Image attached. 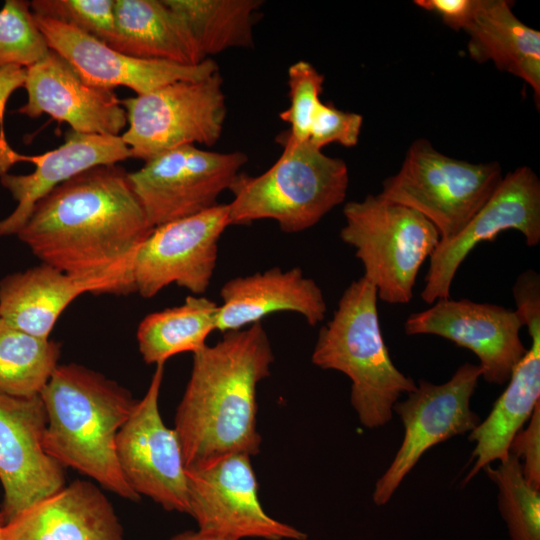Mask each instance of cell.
Here are the masks:
<instances>
[{"instance_id":"obj_1","label":"cell","mask_w":540,"mask_h":540,"mask_svg":"<svg viewBox=\"0 0 540 540\" xmlns=\"http://www.w3.org/2000/svg\"><path fill=\"white\" fill-rule=\"evenodd\" d=\"M153 229L129 173L108 164L53 189L16 235L42 263L96 283L101 295H127L136 293V256Z\"/></svg>"},{"instance_id":"obj_2","label":"cell","mask_w":540,"mask_h":540,"mask_svg":"<svg viewBox=\"0 0 540 540\" xmlns=\"http://www.w3.org/2000/svg\"><path fill=\"white\" fill-rule=\"evenodd\" d=\"M274 354L261 322L223 333L193 353L189 381L175 414L186 470L232 454L260 451L257 385Z\"/></svg>"},{"instance_id":"obj_3","label":"cell","mask_w":540,"mask_h":540,"mask_svg":"<svg viewBox=\"0 0 540 540\" xmlns=\"http://www.w3.org/2000/svg\"><path fill=\"white\" fill-rule=\"evenodd\" d=\"M48 455L132 502L141 499L127 483L116 454V437L138 400L103 374L59 364L42 389Z\"/></svg>"},{"instance_id":"obj_4","label":"cell","mask_w":540,"mask_h":540,"mask_svg":"<svg viewBox=\"0 0 540 540\" xmlns=\"http://www.w3.org/2000/svg\"><path fill=\"white\" fill-rule=\"evenodd\" d=\"M377 290L366 278L353 281L332 318L320 328L311 361L351 380L350 401L367 428L387 424L403 394L416 388L389 355L379 323Z\"/></svg>"},{"instance_id":"obj_5","label":"cell","mask_w":540,"mask_h":540,"mask_svg":"<svg viewBox=\"0 0 540 540\" xmlns=\"http://www.w3.org/2000/svg\"><path fill=\"white\" fill-rule=\"evenodd\" d=\"M283 151L257 176L239 173L229 190L231 225L270 219L286 233L313 227L346 197V163L330 157L308 141L294 139L288 130L277 136Z\"/></svg>"},{"instance_id":"obj_6","label":"cell","mask_w":540,"mask_h":540,"mask_svg":"<svg viewBox=\"0 0 540 540\" xmlns=\"http://www.w3.org/2000/svg\"><path fill=\"white\" fill-rule=\"evenodd\" d=\"M341 240L355 248L363 277L390 304L409 303L423 262L440 242L436 227L419 212L378 195L347 202Z\"/></svg>"},{"instance_id":"obj_7","label":"cell","mask_w":540,"mask_h":540,"mask_svg":"<svg viewBox=\"0 0 540 540\" xmlns=\"http://www.w3.org/2000/svg\"><path fill=\"white\" fill-rule=\"evenodd\" d=\"M503 176L497 162L470 163L437 151L426 139L409 147L400 170L380 196L427 218L440 241L457 235L488 201Z\"/></svg>"},{"instance_id":"obj_8","label":"cell","mask_w":540,"mask_h":540,"mask_svg":"<svg viewBox=\"0 0 540 540\" xmlns=\"http://www.w3.org/2000/svg\"><path fill=\"white\" fill-rule=\"evenodd\" d=\"M219 71L195 81H176L120 100L127 129L120 135L132 158L144 161L185 145H214L226 118Z\"/></svg>"},{"instance_id":"obj_9","label":"cell","mask_w":540,"mask_h":540,"mask_svg":"<svg viewBox=\"0 0 540 540\" xmlns=\"http://www.w3.org/2000/svg\"><path fill=\"white\" fill-rule=\"evenodd\" d=\"M247 159L239 151L220 153L185 145L145 161L129 173V179L155 228L217 205Z\"/></svg>"},{"instance_id":"obj_10","label":"cell","mask_w":540,"mask_h":540,"mask_svg":"<svg viewBox=\"0 0 540 540\" xmlns=\"http://www.w3.org/2000/svg\"><path fill=\"white\" fill-rule=\"evenodd\" d=\"M481 376L479 365L465 363L445 383L420 380L407 399L396 402L393 410L403 423L404 437L391 464L376 482L373 492L376 505H385L390 500L428 449L471 432L480 423L470 400Z\"/></svg>"},{"instance_id":"obj_11","label":"cell","mask_w":540,"mask_h":540,"mask_svg":"<svg viewBox=\"0 0 540 540\" xmlns=\"http://www.w3.org/2000/svg\"><path fill=\"white\" fill-rule=\"evenodd\" d=\"M188 514L198 530L232 540H306L307 534L263 509L249 455L232 454L187 470Z\"/></svg>"},{"instance_id":"obj_12","label":"cell","mask_w":540,"mask_h":540,"mask_svg":"<svg viewBox=\"0 0 540 540\" xmlns=\"http://www.w3.org/2000/svg\"><path fill=\"white\" fill-rule=\"evenodd\" d=\"M164 364L156 365L144 397L116 437V454L129 486L166 511L188 514L187 470L178 435L159 410Z\"/></svg>"},{"instance_id":"obj_13","label":"cell","mask_w":540,"mask_h":540,"mask_svg":"<svg viewBox=\"0 0 540 540\" xmlns=\"http://www.w3.org/2000/svg\"><path fill=\"white\" fill-rule=\"evenodd\" d=\"M228 204L155 227L134 264L136 293L144 298L176 284L200 296L216 268L218 242L230 226Z\"/></svg>"},{"instance_id":"obj_14","label":"cell","mask_w":540,"mask_h":540,"mask_svg":"<svg viewBox=\"0 0 540 540\" xmlns=\"http://www.w3.org/2000/svg\"><path fill=\"white\" fill-rule=\"evenodd\" d=\"M506 230L521 232L528 246L540 242V181L527 166L507 173L467 225L453 238L438 243L429 257L423 301L433 304L450 298L452 281L468 254Z\"/></svg>"},{"instance_id":"obj_15","label":"cell","mask_w":540,"mask_h":540,"mask_svg":"<svg viewBox=\"0 0 540 540\" xmlns=\"http://www.w3.org/2000/svg\"><path fill=\"white\" fill-rule=\"evenodd\" d=\"M46 426L40 395L0 393V512L6 522L65 486V467L44 449Z\"/></svg>"},{"instance_id":"obj_16","label":"cell","mask_w":540,"mask_h":540,"mask_svg":"<svg viewBox=\"0 0 540 540\" xmlns=\"http://www.w3.org/2000/svg\"><path fill=\"white\" fill-rule=\"evenodd\" d=\"M516 311L468 299H441L432 307L411 314L404 328L408 335L432 334L472 351L479 359L482 377L502 385L525 355Z\"/></svg>"},{"instance_id":"obj_17","label":"cell","mask_w":540,"mask_h":540,"mask_svg":"<svg viewBox=\"0 0 540 540\" xmlns=\"http://www.w3.org/2000/svg\"><path fill=\"white\" fill-rule=\"evenodd\" d=\"M132 158L121 136L82 134L70 130L59 147L40 155L24 156L0 147V182L17 202L0 220V236L17 234L35 205L60 184L96 166Z\"/></svg>"},{"instance_id":"obj_18","label":"cell","mask_w":540,"mask_h":540,"mask_svg":"<svg viewBox=\"0 0 540 540\" xmlns=\"http://www.w3.org/2000/svg\"><path fill=\"white\" fill-rule=\"evenodd\" d=\"M35 20L49 49L96 87L114 90L124 86L141 95L176 81L201 80L219 71L211 58L192 66L135 58L70 25L38 16Z\"/></svg>"},{"instance_id":"obj_19","label":"cell","mask_w":540,"mask_h":540,"mask_svg":"<svg viewBox=\"0 0 540 540\" xmlns=\"http://www.w3.org/2000/svg\"><path fill=\"white\" fill-rule=\"evenodd\" d=\"M23 87L27 101L17 111L29 118L47 114L75 132L106 136H120L127 126L114 90L87 83L52 50L26 68Z\"/></svg>"},{"instance_id":"obj_20","label":"cell","mask_w":540,"mask_h":540,"mask_svg":"<svg viewBox=\"0 0 540 540\" xmlns=\"http://www.w3.org/2000/svg\"><path fill=\"white\" fill-rule=\"evenodd\" d=\"M4 540H124V530L103 492L75 480L7 521Z\"/></svg>"},{"instance_id":"obj_21","label":"cell","mask_w":540,"mask_h":540,"mask_svg":"<svg viewBox=\"0 0 540 540\" xmlns=\"http://www.w3.org/2000/svg\"><path fill=\"white\" fill-rule=\"evenodd\" d=\"M216 330L225 333L261 322L268 315L290 311L310 326L325 318L327 305L321 288L301 268L279 267L232 278L220 290Z\"/></svg>"},{"instance_id":"obj_22","label":"cell","mask_w":540,"mask_h":540,"mask_svg":"<svg viewBox=\"0 0 540 540\" xmlns=\"http://www.w3.org/2000/svg\"><path fill=\"white\" fill-rule=\"evenodd\" d=\"M85 293L101 295L96 283L42 263L0 280V317L24 332L50 338L63 311Z\"/></svg>"},{"instance_id":"obj_23","label":"cell","mask_w":540,"mask_h":540,"mask_svg":"<svg viewBox=\"0 0 540 540\" xmlns=\"http://www.w3.org/2000/svg\"><path fill=\"white\" fill-rule=\"evenodd\" d=\"M468 51L477 62L492 61L502 71L523 79L540 102V33L524 24L506 0H478L464 29Z\"/></svg>"},{"instance_id":"obj_24","label":"cell","mask_w":540,"mask_h":540,"mask_svg":"<svg viewBox=\"0 0 540 540\" xmlns=\"http://www.w3.org/2000/svg\"><path fill=\"white\" fill-rule=\"evenodd\" d=\"M109 46L135 58L187 66L205 60L185 21L164 0H115Z\"/></svg>"},{"instance_id":"obj_25","label":"cell","mask_w":540,"mask_h":540,"mask_svg":"<svg viewBox=\"0 0 540 540\" xmlns=\"http://www.w3.org/2000/svg\"><path fill=\"white\" fill-rule=\"evenodd\" d=\"M530 337L531 346L512 372L505 391L469 434V440L475 442L474 464L463 485L485 466L508 457L513 438L540 403V333Z\"/></svg>"},{"instance_id":"obj_26","label":"cell","mask_w":540,"mask_h":540,"mask_svg":"<svg viewBox=\"0 0 540 540\" xmlns=\"http://www.w3.org/2000/svg\"><path fill=\"white\" fill-rule=\"evenodd\" d=\"M219 304L189 295L183 304L145 316L137 329L139 352L147 364H165L174 355L195 353L216 330Z\"/></svg>"},{"instance_id":"obj_27","label":"cell","mask_w":540,"mask_h":540,"mask_svg":"<svg viewBox=\"0 0 540 540\" xmlns=\"http://www.w3.org/2000/svg\"><path fill=\"white\" fill-rule=\"evenodd\" d=\"M192 32L205 59L229 48L253 46L260 0H164Z\"/></svg>"},{"instance_id":"obj_28","label":"cell","mask_w":540,"mask_h":540,"mask_svg":"<svg viewBox=\"0 0 540 540\" xmlns=\"http://www.w3.org/2000/svg\"><path fill=\"white\" fill-rule=\"evenodd\" d=\"M60 355L59 342L24 332L0 317V393L40 395Z\"/></svg>"},{"instance_id":"obj_29","label":"cell","mask_w":540,"mask_h":540,"mask_svg":"<svg viewBox=\"0 0 540 540\" xmlns=\"http://www.w3.org/2000/svg\"><path fill=\"white\" fill-rule=\"evenodd\" d=\"M484 471L498 486V505L512 540H540V494L525 479L520 460L509 453Z\"/></svg>"},{"instance_id":"obj_30","label":"cell","mask_w":540,"mask_h":540,"mask_svg":"<svg viewBox=\"0 0 540 540\" xmlns=\"http://www.w3.org/2000/svg\"><path fill=\"white\" fill-rule=\"evenodd\" d=\"M31 10L30 2L6 0L0 9V68H27L49 51Z\"/></svg>"},{"instance_id":"obj_31","label":"cell","mask_w":540,"mask_h":540,"mask_svg":"<svg viewBox=\"0 0 540 540\" xmlns=\"http://www.w3.org/2000/svg\"><path fill=\"white\" fill-rule=\"evenodd\" d=\"M35 16L52 19L109 45L115 35V0H33Z\"/></svg>"},{"instance_id":"obj_32","label":"cell","mask_w":540,"mask_h":540,"mask_svg":"<svg viewBox=\"0 0 540 540\" xmlns=\"http://www.w3.org/2000/svg\"><path fill=\"white\" fill-rule=\"evenodd\" d=\"M324 75L309 62L300 60L288 69L290 105L279 117L290 124L288 132L298 141H307L314 112L321 101Z\"/></svg>"},{"instance_id":"obj_33","label":"cell","mask_w":540,"mask_h":540,"mask_svg":"<svg viewBox=\"0 0 540 540\" xmlns=\"http://www.w3.org/2000/svg\"><path fill=\"white\" fill-rule=\"evenodd\" d=\"M362 123L363 117L360 114L345 112L320 101L312 118L307 141L320 150L330 143L353 147L358 143Z\"/></svg>"},{"instance_id":"obj_34","label":"cell","mask_w":540,"mask_h":540,"mask_svg":"<svg viewBox=\"0 0 540 540\" xmlns=\"http://www.w3.org/2000/svg\"><path fill=\"white\" fill-rule=\"evenodd\" d=\"M509 453L523 459L522 471L526 481L540 489V403L535 407L529 424L513 438Z\"/></svg>"},{"instance_id":"obj_35","label":"cell","mask_w":540,"mask_h":540,"mask_svg":"<svg viewBox=\"0 0 540 540\" xmlns=\"http://www.w3.org/2000/svg\"><path fill=\"white\" fill-rule=\"evenodd\" d=\"M518 314L529 334L540 331V277L534 270H526L513 287Z\"/></svg>"},{"instance_id":"obj_36","label":"cell","mask_w":540,"mask_h":540,"mask_svg":"<svg viewBox=\"0 0 540 540\" xmlns=\"http://www.w3.org/2000/svg\"><path fill=\"white\" fill-rule=\"evenodd\" d=\"M414 3L439 15L450 28L464 30L475 12L478 0H416Z\"/></svg>"},{"instance_id":"obj_37","label":"cell","mask_w":540,"mask_h":540,"mask_svg":"<svg viewBox=\"0 0 540 540\" xmlns=\"http://www.w3.org/2000/svg\"><path fill=\"white\" fill-rule=\"evenodd\" d=\"M26 68L10 65L0 68V143H5L3 120L5 105L10 94L19 86L24 85Z\"/></svg>"},{"instance_id":"obj_38","label":"cell","mask_w":540,"mask_h":540,"mask_svg":"<svg viewBox=\"0 0 540 540\" xmlns=\"http://www.w3.org/2000/svg\"><path fill=\"white\" fill-rule=\"evenodd\" d=\"M169 540H232L222 536L197 531H185L174 535Z\"/></svg>"},{"instance_id":"obj_39","label":"cell","mask_w":540,"mask_h":540,"mask_svg":"<svg viewBox=\"0 0 540 540\" xmlns=\"http://www.w3.org/2000/svg\"><path fill=\"white\" fill-rule=\"evenodd\" d=\"M5 519L2 515V513L0 512V540H4V526H5Z\"/></svg>"}]
</instances>
